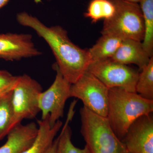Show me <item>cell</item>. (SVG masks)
I'll return each instance as SVG.
<instances>
[{
	"label": "cell",
	"instance_id": "cb8c5ba5",
	"mask_svg": "<svg viewBox=\"0 0 153 153\" xmlns=\"http://www.w3.org/2000/svg\"><path fill=\"white\" fill-rule=\"evenodd\" d=\"M126 153H129V152H126Z\"/></svg>",
	"mask_w": 153,
	"mask_h": 153
},
{
	"label": "cell",
	"instance_id": "277c9868",
	"mask_svg": "<svg viewBox=\"0 0 153 153\" xmlns=\"http://www.w3.org/2000/svg\"><path fill=\"white\" fill-rule=\"evenodd\" d=\"M111 1L115 6V13L112 18L104 21L102 34L142 42L144 27L139 4L124 0Z\"/></svg>",
	"mask_w": 153,
	"mask_h": 153
},
{
	"label": "cell",
	"instance_id": "5bb4252c",
	"mask_svg": "<svg viewBox=\"0 0 153 153\" xmlns=\"http://www.w3.org/2000/svg\"><path fill=\"white\" fill-rule=\"evenodd\" d=\"M123 40L113 35L102 34L95 44L88 49L91 63L111 58Z\"/></svg>",
	"mask_w": 153,
	"mask_h": 153
},
{
	"label": "cell",
	"instance_id": "6da1fadb",
	"mask_svg": "<svg viewBox=\"0 0 153 153\" xmlns=\"http://www.w3.org/2000/svg\"><path fill=\"white\" fill-rule=\"evenodd\" d=\"M16 19L20 25L33 29L47 42L55 55L60 72L71 84L87 71L91 62L88 49H81L74 44L62 27H47L26 12L17 14Z\"/></svg>",
	"mask_w": 153,
	"mask_h": 153
},
{
	"label": "cell",
	"instance_id": "3957f363",
	"mask_svg": "<svg viewBox=\"0 0 153 153\" xmlns=\"http://www.w3.org/2000/svg\"><path fill=\"white\" fill-rule=\"evenodd\" d=\"M80 132L90 153H126L125 146L111 128L107 118L83 106L79 110Z\"/></svg>",
	"mask_w": 153,
	"mask_h": 153
},
{
	"label": "cell",
	"instance_id": "603a6c76",
	"mask_svg": "<svg viewBox=\"0 0 153 153\" xmlns=\"http://www.w3.org/2000/svg\"><path fill=\"white\" fill-rule=\"evenodd\" d=\"M124 1H126L129 2L137 3V4H139L141 0H124Z\"/></svg>",
	"mask_w": 153,
	"mask_h": 153
},
{
	"label": "cell",
	"instance_id": "ffe728a7",
	"mask_svg": "<svg viewBox=\"0 0 153 153\" xmlns=\"http://www.w3.org/2000/svg\"><path fill=\"white\" fill-rule=\"evenodd\" d=\"M19 76H14L8 71L0 70V98L13 91Z\"/></svg>",
	"mask_w": 153,
	"mask_h": 153
},
{
	"label": "cell",
	"instance_id": "d6986e66",
	"mask_svg": "<svg viewBox=\"0 0 153 153\" xmlns=\"http://www.w3.org/2000/svg\"><path fill=\"white\" fill-rule=\"evenodd\" d=\"M140 71L136 86V92L146 99L153 100V57Z\"/></svg>",
	"mask_w": 153,
	"mask_h": 153
},
{
	"label": "cell",
	"instance_id": "7c38bea8",
	"mask_svg": "<svg viewBox=\"0 0 153 153\" xmlns=\"http://www.w3.org/2000/svg\"><path fill=\"white\" fill-rule=\"evenodd\" d=\"M151 57L144 49L142 42L127 39L123 41L111 59L125 65L135 64L141 70L149 63Z\"/></svg>",
	"mask_w": 153,
	"mask_h": 153
},
{
	"label": "cell",
	"instance_id": "9a60e30c",
	"mask_svg": "<svg viewBox=\"0 0 153 153\" xmlns=\"http://www.w3.org/2000/svg\"><path fill=\"white\" fill-rule=\"evenodd\" d=\"M76 102V100H74L70 105L66 122L57 137V153H90L86 146L83 149H79L75 146L71 142L72 131L69 124L74 116Z\"/></svg>",
	"mask_w": 153,
	"mask_h": 153
},
{
	"label": "cell",
	"instance_id": "e0dca14e",
	"mask_svg": "<svg viewBox=\"0 0 153 153\" xmlns=\"http://www.w3.org/2000/svg\"><path fill=\"white\" fill-rule=\"evenodd\" d=\"M115 11V6L111 0H91L84 16L96 23L102 19L105 21L111 19Z\"/></svg>",
	"mask_w": 153,
	"mask_h": 153
},
{
	"label": "cell",
	"instance_id": "2e32d148",
	"mask_svg": "<svg viewBox=\"0 0 153 153\" xmlns=\"http://www.w3.org/2000/svg\"><path fill=\"white\" fill-rule=\"evenodd\" d=\"M144 27L142 41L144 49L149 56L153 57V0H141L139 3Z\"/></svg>",
	"mask_w": 153,
	"mask_h": 153
},
{
	"label": "cell",
	"instance_id": "44dd1931",
	"mask_svg": "<svg viewBox=\"0 0 153 153\" xmlns=\"http://www.w3.org/2000/svg\"><path fill=\"white\" fill-rule=\"evenodd\" d=\"M58 138L55 139L50 147L45 153H57V148Z\"/></svg>",
	"mask_w": 153,
	"mask_h": 153
},
{
	"label": "cell",
	"instance_id": "5b68a950",
	"mask_svg": "<svg viewBox=\"0 0 153 153\" xmlns=\"http://www.w3.org/2000/svg\"><path fill=\"white\" fill-rule=\"evenodd\" d=\"M42 91L41 84L31 76L26 74L19 76L18 82L13 91V128L21 123L23 120L36 117L41 111L39 97Z\"/></svg>",
	"mask_w": 153,
	"mask_h": 153
},
{
	"label": "cell",
	"instance_id": "8fae6325",
	"mask_svg": "<svg viewBox=\"0 0 153 153\" xmlns=\"http://www.w3.org/2000/svg\"><path fill=\"white\" fill-rule=\"evenodd\" d=\"M38 132L35 123L17 125L7 136V141L0 147V153H22L32 145Z\"/></svg>",
	"mask_w": 153,
	"mask_h": 153
},
{
	"label": "cell",
	"instance_id": "30bf717a",
	"mask_svg": "<svg viewBox=\"0 0 153 153\" xmlns=\"http://www.w3.org/2000/svg\"><path fill=\"white\" fill-rule=\"evenodd\" d=\"M41 55L29 34H0V58L7 61L19 60Z\"/></svg>",
	"mask_w": 153,
	"mask_h": 153
},
{
	"label": "cell",
	"instance_id": "8992f818",
	"mask_svg": "<svg viewBox=\"0 0 153 153\" xmlns=\"http://www.w3.org/2000/svg\"><path fill=\"white\" fill-rule=\"evenodd\" d=\"M109 89L93 74L86 71L71 84L70 97L80 100L83 106L99 115L107 117Z\"/></svg>",
	"mask_w": 153,
	"mask_h": 153
},
{
	"label": "cell",
	"instance_id": "4fadbf2b",
	"mask_svg": "<svg viewBox=\"0 0 153 153\" xmlns=\"http://www.w3.org/2000/svg\"><path fill=\"white\" fill-rule=\"evenodd\" d=\"M38 132L34 142L22 153H45L52 144L55 137L63 126L60 120L53 126L49 123V116L45 119L38 120Z\"/></svg>",
	"mask_w": 153,
	"mask_h": 153
},
{
	"label": "cell",
	"instance_id": "7402d4cb",
	"mask_svg": "<svg viewBox=\"0 0 153 153\" xmlns=\"http://www.w3.org/2000/svg\"><path fill=\"white\" fill-rule=\"evenodd\" d=\"M10 0H0V9L7 4Z\"/></svg>",
	"mask_w": 153,
	"mask_h": 153
},
{
	"label": "cell",
	"instance_id": "52a82bcc",
	"mask_svg": "<svg viewBox=\"0 0 153 153\" xmlns=\"http://www.w3.org/2000/svg\"><path fill=\"white\" fill-rule=\"evenodd\" d=\"M108 88H119L136 92L140 72L128 65L116 62L111 58L92 62L87 69Z\"/></svg>",
	"mask_w": 153,
	"mask_h": 153
},
{
	"label": "cell",
	"instance_id": "ac0fdd59",
	"mask_svg": "<svg viewBox=\"0 0 153 153\" xmlns=\"http://www.w3.org/2000/svg\"><path fill=\"white\" fill-rule=\"evenodd\" d=\"M13 91L0 98V141L13 128Z\"/></svg>",
	"mask_w": 153,
	"mask_h": 153
},
{
	"label": "cell",
	"instance_id": "ba28073f",
	"mask_svg": "<svg viewBox=\"0 0 153 153\" xmlns=\"http://www.w3.org/2000/svg\"><path fill=\"white\" fill-rule=\"evenodd\" d=\"M56 72L54 82L39 96V106L42 112L41 120L49 116V123L53 126L56 122L64 115L65 104L70 97L71 84L61 74L56 64L54 65Z\"/></svg>",
	"mask_w": 153,
	"mask_h": 153
},
{
	"label": "cell",
	"instance_id": "7a4b0ae2",
	"mask_svg": "<svg viewBox=\"0 0 153 153\" xmlns=\"http://www.w3.org/2000/svg\"><path fill=\"white\" fill-rule=\"evenodd\" d=\"M153 112V100L146 99L136 92L119 88H109L107 118L121 141L135 121Z\"/></svg>",
	"mask_w": 153,
	"mask_h": 153
},
{
	"label": "cell",
	"instance_id": "9c48e42d",
	"mask_svg": "<svg viewBox=\"0 0 153 153\" xmlns=\"http://www.w3.org/2000/svg\"><path fill=\"white\" fill-rule=\"evenodd\" d=\"M130 153H153L152 113L138 118L129 128L122 140Z\"/></svg>",
	"mask_w": 153,
	"mask_h": 153
}]
</instances>
